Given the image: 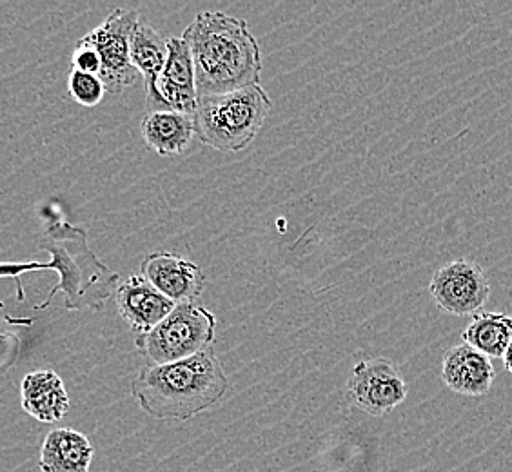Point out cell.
Masks as SVG:
<instances>
[{
	"mask_svg": "<svg viewBox=\"0 0 512 472\" xmlns=\"http://www.w3.org/2000/svg\"><path fill=\"white\" fill-rule=\"evenodd\" d=\"M182 39L191 51L198 97L260 84L262 55L246 20L224 11H200Z\"/></svg>",
	"mask_w": 512,
	"mask_h": 472,
	"instance_id": "6da1fadb",
	"label": "cell"
},
{
	"mask_svg": "<svg viewBox=\"0 0 512 472\" xmlns=\"http://www.w3.org/2000/svg\"><path fill=\"white\" fill-rule=\"evenodd\" d=\"M227 387L224 367L207 349L171 364L142 367L131 384V394L149 416L186 422L217 405Z\"/></svg>",
	"mask_w": 512,
	"mask_h": 472,
	"instance_id": "7a4b0ae2",
	"label": "cell"
},
{
	"mask_svg": "<svg viewBox=\"0 0 512 472\" xmlns=\"http://www.w3.org/2000/svg\"><path fill=\"white\" fill-rule=\"evenodd\" d=\"M40 249L51 255L50 271H57L59 284L37 305L46 309L55 296H64L68 311L102 309L119 289L120 275L109 269L88 244V233L69 222L53 220L39 240Z\"/></svg>",
	"mask_w": 512,
	"mask_h": 472,
	"instance_id": "3957f363",
	"label": "cell"
},
{
	"mask_svg": "<svg viewBox=\"0 0 512 472\" xmlns=\"http://www.w3.org/2000/svg\"><path fill=\"white\" fill-rule=\"evenodd\" d=\"M271 108L273 102L260 84L198 97L193 113L195 137L222 153H237L255 140Z\"/></svg>",
	"mask_w": 512,
	"mask_h": 472,
	"instance_id": "277c9868",
	"label": "cell"
},
{
	"mask_svg": "<svg viewBox=\"0 0 512 472\" xmlns=\"http://www.w3.org/2000/svg\"><path fill=\"white\" fill-rule=\"evenodd\" d=\"M217 316L197 304H178L151 331L138 335V351L153 364L164 365L207 351L215 342Z\"/></svg>",
	"mask_w": 512,
	"mask_h": 472,
	"instance_id": "5b68a950",
	"label": "cell"
},
{
	"mask_svg": "<svg viewBox=\"0 0 512 472\" xmlns=\"http://www.w3.org/2000/svg\"><path fill=\"white\" fill-rule=\"evenodd\" d=\"M138 20V11L117 8L109 13L100 26L80 39L97 51L100 60L99 79L106 93L111 95H119L137 82L138 71L131 62L129 42Z\"/></svg>",
	"mask_w": 512,
	"mask_h": 472,
	"instance_id": "8992f818",
	"label": "cell"
},
{
	"mask_svg": "<svg viewBox=\"0 0 512 472\" xmlns=\"http://www.w3.org/2000/svg\"><path fill=\"white\" fill-rule=\"evenodd\" d=\"M349 404L375 418L393 413L407 398V384L393 360L371 358L358 362L345 384Z\"/></svg>",
	"mask_w": 512,
	"mask_h": 472,
	"instance_id": "52a82bcc",
	"label": "cell"
},
{
	"mask_svg": "<svg viewBox=\"0 0 512 472\" xmlns=\"http://www.w3.org/2000/svg\"><path fill=\"white\" fill-rule=\"evenodd\" d=\"M429 291L436 305L445 313L476 315L491 296V282L478 262L458 258L434 273Z\"/></svg>",
	"mask_w": 512,
	"mask_h": 472,
	"instance_id": "ba28073f",
	"label": "cell"
},
{
	"mask_svg": "<svg viewBox=\"0 0 512 472\" xmlns=\"http://www.w3.org/2000/svg\"><path fill=\"white\" fill-rule=\"evenodd\" d=\"M153 111L193 115L197 109V82L188 44L180 37L168 40V60L151 88L146 89Z\"/></svg>",
	"mask_w": 512,
	"mask_h": 472,
	"instance_id": "9c48e42d",
	"label": "cell"
},
{
	"mask_svg": "<svg viewBox=\"0 0 512 472\" xmlns=\"http://www.w3.org/2000/svg\"><path fill=\"white\" fill-rule=\"evenodd\" d=\"M140 275L173 304H195L204 291L202 269L188 258L155 251L144 258Z\"/></svg>",
	"mask_w": 512,
	"mask_h": 472,
	"instance_id": "30bf717a",
	"label": "cell"
},
{
	"mask_svg": "<svg viewBox=\"0 0 512 472\" xmlns=\"http://www.w3.org/2000/svg\"><path fill=\"white\" fill-rule=\"evenodd\" d=\"M119 313L138 335L151 331L175 309L169 298L149 284L142 275H131L120 284L117 293Z\"/></svg>",
	"mask_w": 512,
	"mask_h": 472,
	"instance_id": "8fae6325",
	"label": "cell"
},
{
	"mask_svg": "<svg viewBox=\"0 0 512 472\" xmlns=\"http://www.w3.org/2000/svg\"><path fill=\"white\" fill-rule=\"evenodd\" d=\"M496 378L493 360L467 344L454 345L444 356L442 380L453 393L483 396Z\"/></svg>",
	"mask_w": 512,
	"mask_h": 472,
	"instance_id": "7c38bea8",
	"label": "cell"
},
{
	"mask_svg": "<svg viewBox=\"0 0 512 472\" xmlns=\"http://www.w3.org/2000/svg\"><path fill=\"white\" fill-rule=\"evenodd\" d=\"M20 404L37 422H59L69 411L66 385L51 369L28 373L20 384Z\"/></svg>",
	"mask_w": 512,
	"mask_h": 472,
	"instance_id": "4fadbf2b",
	"label": "cell"
},
{
	"mask_svg": "<svg viewBox=\"0 0 512 472\" xmlns=\"http://www.w3.org/2000/svg\"><path fill=\"white\" fill-rule=\"evenodd\" d=\"M95 456L93 443L75 429H53L40 445V472H89Z\"/></svg>",
	"mask_w": 512,
	"mask_h": 472,
	"instance_id": "5bb4252c",
	"label": "cell"
},
{
	"mask_svg": "<svg viewBox=\"0 0 512 472\" xmlns=\"http://www.w3.org/2000/svg\"><path fill=\"white\" fill-rule=\"evenodd\" d=\"M140 135L146 146L160 157H177L189 148L195 137L193 115L175 111H149L140 122Z\"/></svg>",
	"mask_w": 512,
	"mask_h": 472,
	"instance_id": "9a60e30c",
	"label": "cell"
},
{
	"mask_svg": "<svg viewBox=\"0 0 512 472\" xmlns=\"http://www.w3.org/2000/svg\"><path fill=\"white\" fill-rule=\"evenodd\" d=\"M463 344L493 358H503L512 344V316L494 311H480L463 331Z\"/></svg>",
	"mask_w": 512,
	"mask_h": 472,
	"instance_id": "2e32d148",
	"label": "cell"
},
{
	"mask_svg": "<svg viewBox=\"0 0 512 472\" xmlns=\"http://www.w3.org/2000/svg\"><path fill=\"white\" fill-rule=\"evenodd\" d=\"M131 62L138 71V75L144 77L146 89L153 86L160 71L166 66L168 60V40L164 39L151 24L140 17L131 33L129 42Z\"/></svg>",
	"mask_w": 512,
	"mask_h": 472,
	"instance_id": "e0dca14e",
	"label": "cell"
},
{
	"mask_svg": "<svg viewBox=\"0 0 512 472\" xmlns=\"http://www.w3.org/2000/svg\"><path fill=\"white\" fill-rule=\"evenodd\" d=\"M68 91L71 99L86 108L97 106L106 95V88L99 79V75H89L73 69L69 73Z\"/></svg>",
	"mask_w": 512,
	"mask_h": 472,
	"instance_id": "ac0fdd59",
	"label": "cell"
},
{
	"mask_svg": "<svg viewBox=\"0 0 512 472\" xmlns=\"http://www.w3.org/2000/svg\"><path fill=\"white\" fill-rule=\"evenodd\" d=\"M22 351V340L17 333L0 327V376L8 373L19 360Z\"/></svg>",
	"mask_w": 512,
	"mask_h": 472,
	"instance_id": "d6986e66",
	"label": "cell"
},
{
	"mask_svg": "<svg viewBox=\"0 0 512 472\" xmlns=\"http://www.w3.org/2000/svg\"><path fill=\"white\" fill-rule=\"evenodd\" d=\"M30 271H50V262H0V280L11 278L19 287V300H24V286L20 276Z\"/></svg>",
	"mask_w": 512,
	"mask_h": 472,
	"instance_id": "ffe728a7",
	"label": "cell"
},
{
	"mask_svg": "<svg viewBox=\"0 0 512 472\" xmlns=\"http://www.w3.org/2000/svg\"><path fill=\"white\" fill-rule=\"evenodd\" d=\"M71 69L89 73V75H99L100 60L97 51L79 40L77 46H75V51H73V57H71Z\"/></svg>",
	"mask_w": 512,
	"mask_h": 472,
	"instance_id": "44dd1931",
	"label": "cell"
},
{
	"mask_svg": "<svg viewBox=\"0 0 512 472\" xmlns=\"http://www.w3.org/2000/svg\"><path fill=\"white\" fill-rule=\"evenodd\" d=\"M503 365L512 374V344L507 347V351L503 354Z\"/></svg>",
	"mask_w": 512,
	"mask_h": 472,
	"instance_id": "7402d4cb",
	"label": "cell"
}]
</instances>
